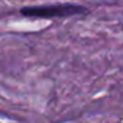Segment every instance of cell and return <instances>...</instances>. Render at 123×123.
<instances>
[{
  "label": "cell",
  "mask_w": 123,
  "mask_h": 123,
  "mask_svg": "<svg viewBox=\"0 0 123 123\" xmlns=\"http://www.w3.org/2000/svg\"><path fill=\"white\" fill-rule=\"evenodd\" d=\"M89 9L80 4L72 3H60V4H49V6H29L23 7L20 13L25 17H33V19H64V17H72L77 15H85Z\"/></svg>",
  "instance_id": "1"
}]
</instances>
